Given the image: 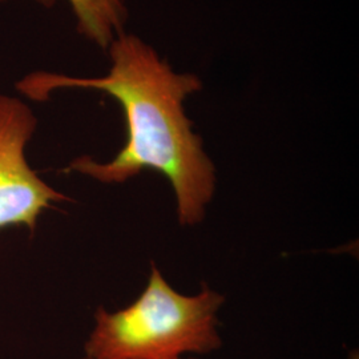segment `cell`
<instances>
[{
  "instance_id": "cell-1",
  "label": "cell",
  "mask_w": 359,
  "mask_h": 359,
  "mask_svg": "<svg viewBox=\"0 0 359 359\" xmlns=\"http://www.w3.org/2000/svg\"><path fill=\"white\" fill-rule=\"evenodd\" d=\"M105 52L111 65L104 76L34 71L16 81L15 90L36 103L65 90H99L114 97L126 117V145L111 161L81 156L68 170L102 184H124L147 169L158 172L175 191L180 224L197 225L216 191V168L185 114V100L203 90V81L192 72L175 71L151 44L127 31Z\"/></svg>"
},
{
  "instance_id": "cell-2",
  "label": "cell",
  "mask_w": 359,
  "mask_h": 359,
  "mask_svg": "<svg viewBox=\"0 0 359 359\" xmlns=\"http://www.w3.org/2000/svg\"><path fill=\"white\" fill-rule=\"evenodd\" d=\"M224 297L204 286L196 295L180 294L152 264L148 285L128 308H99L86 342L90 359H180L209 354L222 341L217 313Z\"/></svg>"
},
{
  "instance_id": "cell-3",
  "label": "cell",
  "mask_w": 359,
  "mask_h": 359,
  "mask_svg": "<svg viewBox=\"0 0 359 359\" xmlns=\"http://www.w3.org/2000/svg\"><path fill=\"white\" fill-rule=\"evenodd\" d=\"M38 128V117L20 97L0 92V229L26 226L65 196L31 168L27 147Z\"/></svg>"
},
{
  "instance_id": "cell-4",
  "label": "cell",
  "mask_w": 359,
  "mask_h": 359,
  "mask_svg": "<svg viewBox=\"0 0 359 359\" xmlns=\"http://www.w3.org/2000/svg\"><path fill=\"white\" fill-rule=\"evenodd\" d=\"M52 8L57 0H34ZM74 15L76 31L87 41L107 51L118 35L126 32L130 0H65Z\"/></svg>"
},
{
  "instance_id": "cell-5",
  "label": "cell",
  "mask_w": 359,
  "mask_h": 359,
  "mask_svg": "<svg viewBox=\"0 0 359 359\" xmlns=\"http://www.w3.org/2000/svg\"><path fill=\"white\" fill-rule=\"evenodd\" d=\"M10 1H13V0H0V3H10Z\"/></svg>"
},
{
  "instance_id": "cell-6",
  "label": "cell",
  "mask_w": 359,
  "mask_h": 359,
  "mask_svg": "<svg viewBox=\"0 0 359 359\" xmlns=\"http://www.w3.org/2000/svg\"><path fill=\"white\" fill-rule=\"evenodd\" d=\"M84 359H90V358H87V357H86V358ZM180 359H184V358H180ZM188 359H194V358H188Z\"/></svg>"
}]
</instances>
